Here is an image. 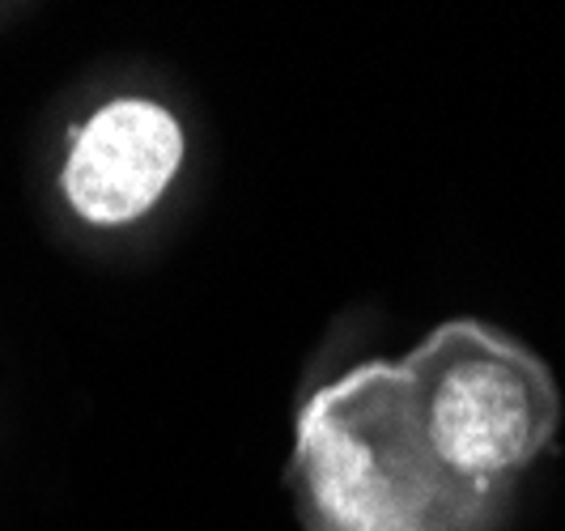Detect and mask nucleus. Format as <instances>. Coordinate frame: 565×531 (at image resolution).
I'll return each instance as SVG.
<instances>
[{"label":"nucleus","mask_w":565,"mask_h":531,"mask_svg":"<svg viewBox=\"0 0 565 531\" xmlns=\"http://www.w3.org/2000/svg\"><path fill=\"white\" fill-rule=\"evenodd\" d=\"M289 480L307 531H498L507 506L438 472L392 362L358 365L307 400Z\"/></svg>","instance_id":"1"},{"label":"nucleus","mask_w":565,"mask_h":531,"mask_svg":"<svg viewBox=\"0 0 565 531\" xmlns=\"http://www.w3.org/2000/svg\"><path fill=\"white\" fill-rule=\"evenodd\" d=\"M183 128L153 98H111L85 119L64 158L60 188L89 225H132L167 197L183 167Z\"/></svg>","instance_id":"3"},{"label":"nucleus","mask_w":565,"mask_h":531,"mask_svg":"<svg viewBox=\"0 0 565 531\" xmlns=\"http://www.w3.org/2000/svg\"><path fill=\"white\" fill-rule=\"evenodd\" d=\"M399 374L429 459L481 498H507L514 472L548 447L562 421V395L544 362L477 319L434 328Z\"/></svg>","instance_id":"2"}]
</instances>
